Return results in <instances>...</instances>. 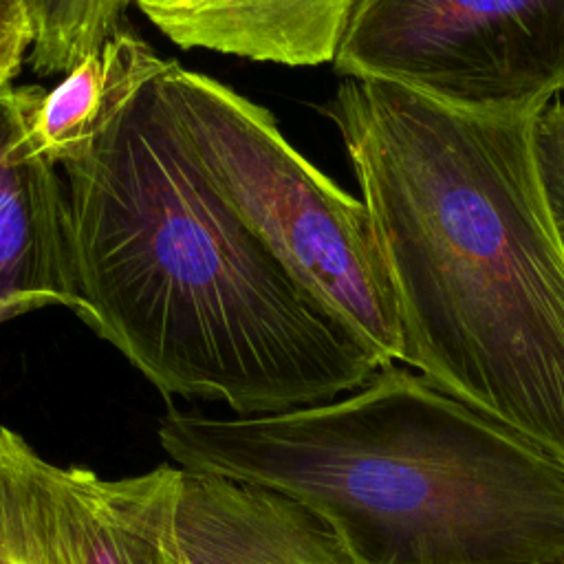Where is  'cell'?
I'll use <instances>...</instances> for the list:
<instances>
[{
	"mask_svg": "<svg viewBox=\"0 0 564 564\" xmlns=\"http://www.w3.org/2000/svg\"><path fill=\"white\" fill-rule=\"evenodd\" d=\"M159 84L227 205L381 368L401 361L397 304L366 203L304 159L264 106L176 59Z\"/></svg>",
	"mask_w": 564,
	"mask_h": 564,
	"instance_id": "277c9868",
	"label": "cell"
},
{
	"mask_svg": "<svg viewBox=\"0 0 564 564\" xmlns=\"http://www.w3.org/2000/svg\"><path fill=\"white\" fill-rule=\"evenodd\" d=\"M562 97H564V93H562Z\"/></svg>",
	"mask_w": 564,
	"mask_h": 564,
	"instance_id": "9a60e30c",
	"label": "cell"
},
{
	"mask_svg": "<svg viewBox=\"0 0 564 564\" xmlns=\"http://www.w3.org/2000/svg\"><path fill=\"white\" fill-rule=\"evenodd\" d=\"M333 66L469 112L533 117L564 93V0H357Z\"/></svg>",
	"mask_w": 564,
	"mask_h": 564,
	"instance_id": "5b68a950",
	"label": "cell"
},
{
	"mask_svg": "<svg viewBox=\"0 0 564 564\" xmlns=\"http://www.w3.org/2000/svg\"><path fill=\"white\" fill-rule=\"evenodd\" d=\"M33 42L35 29L26 0H0V88L18 75Z\"/></svg>",
	"mask_w": 564,
	"mask_h": 564,
	"instance_id": "5bb4252c",
	"label": "cell"
},
{
	"mask_svg": "<svg viewBox=\"0 0 564 564\" xmlns=\"http://www.w3.org/2000/svg\"><path fill=\"white\" fill-rule=\"evenodd\" d=\"M176 535L187 564H357L341 538L300 502L185 469Z\"/></svg>",
	"mask_w": 564,
	"mask_h": 564,
	"instance_id": "ba28073f",
	"label": "cell"
},
{
	"mask_svg": "<svg viewBox=\"0 0 564 564\" xmlns=\"http://www.w3.org/2000/svg\"><path fill=\"white\" fill-rule=\"evenodd\" d=\"M42 90L0 88V324L48 304L79 308L68 194L53 163L22 150Z\"/></svg>",
	"mask_w": 564,
	"mask_h": 564,
	"instance_id": "8992f818",
	"label": "cell"
},
{
	"mask_svg": "<svg viewBox=\"0 0 564 564\" xmlns=\"http://www.w3.org/2000/svg\"><path fill=\"white\" fill-rule=\"evenodd\" d=\"M48 460L0 425V564H64L48 505Z\"/></svg>",
	"mask_w": 564,
	"mask_h": 564,
	"instance_id": "8fae6325",
	"label": "cell"
},
{
	"mask_svg": "<svg viewBox=\"0 0 564 564\" xmlns=\"http://www.w3.org/2000/svg\"><path fill=\"white\" fill-rule=\"evenodd\" d=\"M46 485L64 564H187L176 535L181 467L101 478L48 463Z\"/></svg>",
	"mask_w": 564,
	"mask_h": 564,
	"instance_id": "52a82bcc",
	"label": "cell"
},
{
	"mask_svg": "<svg viewBox=\"0 0 564 564\" xmlns=\"http://www.w3.org/2000/svg\"><path fill=\"white\" fill-rule=\"evenodd\" d=\"M132 0H26L35 42L26 57L37 75H66L123 26Z\"/></svg>",
	"mask_w": 564,
	"mask_h": 564,
	"instance_id": "7c38bea8",
	"label": "cell"
},
{
	"mask_svg": "<svg viewBox=\"0 0 564 564\" xmlns=\"http://www.w3.org/2000/svg\"><path fill=\"white\" fill-rule=\"evenodd\" d=\"M337 128L390 278L401 361L564 469V238L531 119L344 77Z\"/></svg>",
	"mask_w": 564,
	"mask_h": 564,
	"instance_id": "6da1fadb",
	"label": "cell"
},
{
	"mask_svg": "<svg viewBox=\"0 0 564 564\" xmlns=\"http://www.w3.org/2000/svg\"><path fill=\"white\" fill-rule=\"evenodd\" d=\"M167 64L141 35L121 26L55 88L42 90L22 137L24 154L53 165L84 156L123 104Z\"/></svg>",
	"mask_w": 564,
	"mask_h": 564,
	"instance_id": "30bf717a",
	"label": "cell"
},
{
	"mask_svg": "<svg viewBox=\"0 0 564 564\" xmlns=\"http://www.w3.org/2000/svg\"><path fill=\"white\" fill-rule=\"evenodd\" d=\"M64 167L77 315L163 397L273 414L381 368L218 194L159 77Z\"/></svg>",
	"mask_w": 564,
	"mask_h": 564,
	"instance_id": "7a4b0ae2",
	"label": "cell"
},
{
	"mask_svg": "<svg viewBox=\"0 0 564 564\" xmlns=\"http://www.w3.org/2000/svg\"><path fill=\"white\" fill-rule=\"evenodd\" d=\"M156 436L185 471L311 509L357 564H564V469L394 364L284 412L170 410Z\"/></svg>",
	"mask_w": 564,
	"mask_h": 564,
	"instance_id": "3957f363",
	"label": "cell"
},
{
	"mask_svg": "<svg viewBox=\"0 0 564 564\" xmlns=\"http://www.w3.org/2000/svg\"><path fill=\"white\" fill-rule=\"evenodd\" d=\"M134 2L181 48H207L282 66H317L335 59L357 0Z\"/></svg>",
	"mask_w": 564,
	"mask_h": 564,
	"instance_id": "9c48e42d",
	"label": "cell"
},
{
	"mask_svg": "<svg viewBox=\"0 0 564 564\" xmlns=\"http://www.w3.org/2000/svg\"><path fill=\"white\" fill-rule=\"evenodd\" d=\"M531 150L546 207L564 238V97L533 115Z\"/></svg>",
	"mask_w": 564,
	"mask_h": 564,
	"instance_id": "4fadbf2b",
	"label": "cell"
}]
</instances>
